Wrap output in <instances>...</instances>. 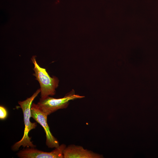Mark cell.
<instances>
[{"label": "cell", "mask_w": 158, "mask_h": 158, "mask_svg": "<svg viewBox=\"0 0 158 158\" xmlns=\"http://www.w3.org/2000/svg\"><path fill=\"white\" fill-rule=\"evenodd\" d=\"M40 92V88L37 90L30 97L24 101L18 102L23 114L25 128L23 135L21 139L12 146V149L13 151L18 150L21 146L24 147H28L35 148L36 147L31 141V138L28 136V134L30 130L35 129L37 126L36 122L32 123L30 121L31 117V107L32 101Z\"/></svg>", "instance_id": "1"}, {"label": "cell", "mask_w": 158, "mask_h": 158, "mask_svg": "<svg viewBox=\"0 0 158 158\" xmlns=\"http://www.w3.org/2000/svg\"><path fill=\"white\" fill-rule=\"evenodd\" d=\"M36 56H33L31 60L34 66L35 73L33 75L39 82L40 85L41 99H44L55 94L56 89L59 85V80L55 76L51 77L45 69L40 67L37 63Z\"/></svg>", "instance_id": "2"}, {"label": "cell", "mask_w": 158, "mask_h": 158, "mask_svg": "<svg viewBox=\"0 0 158 158\" xmlns=\"http://www.w3.org/2000/svg\"><path fill=\"white\" fill-rule=\"evenodd\" d=\"M84 97L75 95L73 90L62 98L56 99L49 96L44 99L40 98L37 104L48 116L59 109L66 108L70 101Z\"/></svg>", "instance_id": "3"}, {"label": "cell", "mask_w": 158, "mask_h": 158, "mask_svg": "<svg viewBox=\"0 0 158 158\" xmlns=\"http://www.w3.org/2000/svg\"><path fill=\"white\" fill-rule=\"evenodd\" d=\"M31 117L44 128L46 134V144L48 147L56 148L59 146L58 140L53 135L47 123L48 115L37 104L32 103L31 107Z\"/></svg>", "instance_id": "4"}, {"label": "cell", "mask_w": 158, "mask_h": 158, "mask_svg": "<svg viewBox=\"0 0 158 158\" xmlns=\"http://www.w3.org/2000/svg\"><path fill=\"white\" fill-rule=\"evenodd\" d=\"M66 147L65 145L62 144L49 152H43L34 147H27L17 154L21 158H63V151Z\"/></svg>", "instance_id": "5"}, {"label": "cell", "mask_w": 158, "mask_h": 158, "mask_svg": "<svg viewBox=\"0 0 158 158\" xmlns=\"http://www.w3.org/2000/svg\"><path fill=\"white\" fill-rule=\"evenodd\" d=\"M102 155L85 149L82 146L69 145L63 151V158H101Z\"/></svg>", "instance_id": "6"}, {"label": "cell", "mask_w": 158, "mask_h": 158, "mask_svg": "<svg viewBox=\"0 0 158 158\" xmlns=\"http://www.w3.org/2000/svg\"><path fill=\"white\" fill-rule=\"evenodd\" d=\"M8 113L6 108L2 106H0V119L1 120H4L7 117Z\"/></svg>", "instance_id": "7"}]
</instances>
